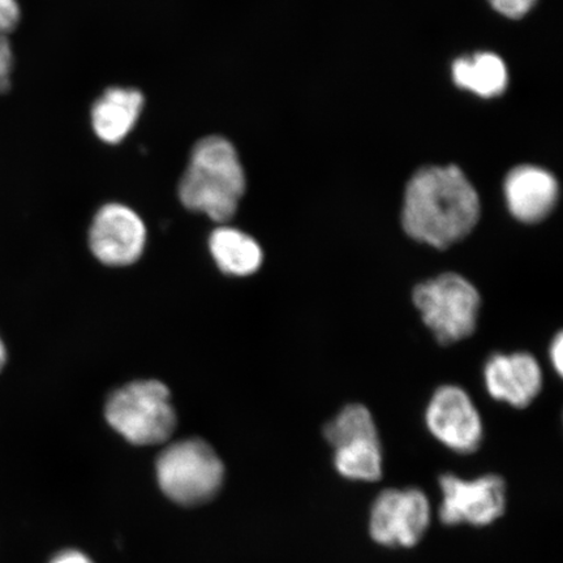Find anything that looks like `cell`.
I'll use <instances>...</instances> for the list:
<instances>
[{
	"mask_svg": "<svg viewBox=\"0 0 563 563\" xmlns=\"http://www.w3.org/2000/svg\"><path fill=\"white\" fill-rule=\"evenodd\" d=\"M106 419L126 441L140 446L166 442L176 427L170 391L156 379L131 383L112 393Z\"/></svg>",
	"mask_w": 563,
	"mask_h": 563,
	"instance_id": "cell-3",
	"label": "cell"
},
{
	"mask_svg": "<svg viewBox=\"0 0 563 563\" xmlns=\"http://www.w3.org/2000/svg\"><path fill=\"white\" fill-rule=\"evenodd\" d=\"M376 434L378 431L373 415L367 407L357 404L343 407L336 417L323 428V435L332 448L344 440L357 438V435Z\"/></svg>",
	"mask_w": 563,
	"mask_h": 563,
	"instance_id": "cell-16",
	"label": "cell"
},
{
	"mask_svg": "<svg viewBox=\"0 0 563 563\" xmlns=\"http://www.w3.org/2000/svg\"><path fill=\"white\" fill-rule=\"evenodd\" d=\"M426 424L435 440L456 454H473L482 445V415L461 386L443 385L434 391L427 406Z\"/></svg>",
	"mask_w": 563,
	"mask_h": 563,
	"instance_id": "cell-8",
	"label": "cell"
},
{
	"mask_svg": "<svg viewBox=\"0 0 563 563\" xmlns=\"http://www.w3.org/2000/svg\"><path fill=\"white\" fill-rule=\"evenodd\" d=\"M13 55L9 40L0 35V93L10 89Z\"/></svg>",
	"mask_w": 563,
	"mask_h": 563,
	"instance_id": "cell-19",
	"label": "cell"
},
{
	"mask_svg": "<svg viewBox=\"0 0 563 563\" xmlns=\"http://www.w3.org/2000/svg\"><path fill=\"white\" fill-rule=\"evenodd\" d=\"M412 301L422 321L441 344H453L474 334L482 297L467 278L457 273L421 282Z\"/></svg>",
	"mask_w": 563,
	"mask_h": 563,
	"instance_id": "cell-4",
	"label": "cell"
},
{
	"mask_svg": "<svg viewBox=\"0 0 563 563\" xmlns=\"http://www.w3.org/2000/svg\"><path fill=\"white\" fill-rule=\"evenodd\" d=\"M537 2L538 0H489L493 9L509 19L523 18Z\"/></svg>",
	"mask_w": 563,
	"mask_h": 563,
	"instance_id": "cell-17",
	"label": "cell"
},
{
	"mask_svg": "<svg viewBox=\"0 0 563 563\" xmlns=\"http://www.w3.org/2000/svg\"><path fill=\"white\" fill-rule=\"evenodd\" d=\"M478 218L481 199L461 168L426 167L408 183L402 227L413 241L445 250L468 236Z\"/></svg>",
	"mask_w": 563,
	"mask_h": 563,
	"instance_id": "cell-1",
	"label": "cell"
},
{
	"mask_svg": "<svg viewBox=\"0 0 563 563\" xmlns=\"http://www.w3.org/2000/svg\"><path fill=\"white\" fill-rule=\"evenodd\" d=\"M432 523V506L418 488L385 489L369 510L368 532L377 545L410 549L424 539Z\"/></svg>",
	"mask_w": 563,
	"mask_h": 563,
	"instance_id": "cell-6",
	"label": "cell"
},
{
	"mask_svg": "<svg viewBox=\"0 0 563 563\" xmlns=\"http://www.w3.org/2000/svg\"><path fill=\"white\" fill-rule=\"evenodd\" d=\"M7 363V349L4 346V342L2 338H0V372L3 371Z\"/></svg>",
	"mask_w": 563,
	"mask_h": 563,
	"instance_id": "cell-22",
	"label": "cell"
},
{
	"mask_svg": "<svg viewBox=\"0 0 563 563\" xmlns=\"http://www.w3.org/2000/svg\"><path fill=\"white\" fill-rule=\"evenodd\" d=\"M211 256L218 267L230 276L246 277L263 265L262 246L249 234L235 228H218L210 235Z\"/></svg>",
	"mask_w": 563,
	"mask_h": 563,
	"instance_id": "cell-13",
	"label": "cell"
},
{
	"mask_svg": "<svg viewBox=\"0 0 563 563\" xmlns=\"http://www.w3.org/2000/svg\"><path fill=\"white\" fill-rule=\"evenodd\" d=\"M245 189L246 176L235 146L222 136L201 139L179 183L183 206L224 224L235 216Z\"/></svg>",
	"mask_w": 563,
	"mask_h": 563,
	"instance_id": "cell-2",
	"label": "cell"
},
{
	"mask_svg": "<svg viewBox=\"0 0 563 563\" xmlns=\"http://www.w3.org/2000/svg\"><path fill=\"white\" fill-rule=\"evenodd\" d=\"M146 244V227L135 210L123 203H106L97 211L89 230V245L104 265L136 263Z\"/></svg>",
	"mask_w": 563,
	"mask_h": 563,
	"instance_id": "cell-9",
	"label": "cell"
},
{
	"mask_svg": "<svg viewBox=\"0 0 563 563\" xmlns=\"http://www.w3.org/2000/svg\"><path fill=\"white\" fill-rule=\"evenodd\" d=\"M223 476L221 457L200 439L175 442L158 456L159 487L176 504L195 506L210 501L220 492Z\"/></svg>",
	"mask_w": 563,
	"mask_h": 563,
	"instance_id": "cell-5",
	"label": "cell"
},
{
	"mask_svg": "<svg viewBox=\"0 0 563 563\" xmlns=\"http://www.w3.org/2000/svg\"><path fill=\"white\" fill-rule=\"evenodd\" d=\"M20 23V5L18 0H0V35L15 31Z\"/></svg>",
	"mask_w": 563,
	"mask_h": 563,
	"instance_id": "cell-18",
	"label": "cell"
},
{
	"mask_svg": "<svg viewBox=\"0 0 563 563\" xmlns=\"http://www.w3.org/2000/svg\"><path fill=\"white\" fill-rule=\"evenodd\" d=\"M549 357L555 372L561 376L563 373V334L560 332L553 338L551 349H549Z\"/></svg>",
	"mask_w": 563,
	"mask_h": 563,
	"instance_id": "cell-20",
	"label": "cell"
},
{
	"mask_svg": "<svg viewBox=\"0 0 563 563\" xmlns=\"http://www.w3.org/2000/svg\"><path fill=\"white\" fill-rule=\"evenodd\" d=\"M52 563H93L86 554L77 551L63 552L53 560Z\"/></svg>",
	"mask_w": 563,
	"mask_h": 563,
	"instance_id": "cell-21",
	"label": "cell"
},
{
	"mask_svg": "<svg viewBox=\"0 0 563 563\" xmlns=\"http://www.w3.org/2000/svg\"><path fill=\"white\" fill-rule=\"evenodd\" d=\"M144 96L135 88L114 87L103 91L90 111L96 136L115 145L135 129L144 109Z\"/></svg>",
	"mask_w": 563,
	"mask_h": 563,
	"instance_id": "cell-12",
	"label": "cell"
},
{
	"mask_svg": "<svg viewBox=\"0 0 563 563\" xmlns=\"http://www.w3.org/2000/svg\"><path fill=\"white\" fill-rule=\"evenodd\" d=\"M334 449L336 473L351 482L375 483L384 474V454L378 434L358 435Z\"/></svg>",
	"mask_w": 563,
	"mask_h": 563,
	"instance_id": "cell-14",
	"label": "cell"
},
{
	"mask_svg": "<svg viewBox=\"0 0 563 563\" xmlns=\"http://www.w3.org/2000/svg\"><path fill=\"white\" fill-rule=\"evenodd\" d=\"M559 183L537 166L514 168L505 181V199L510 213L523 223H538L552 213L559 201Z\"/></svg>",
	"mask_w": 563,
	"mask_h": 563,
	"instance_id": "cell-11",
	"label": "cell"
},
{
	"mask_svg": "<svg viewBox=\"0 0 563 563\" xmlns=\"http://www.w3.org/2000/svg\"><path fill=\"white\" fill-rule=\"evenodd\" d=\"M453 79L457 87L492 98L503 95L508 87V69L498 55L478 53L454 62Z\"/></svg>",
	"mask_w": 563,
	"mask_h": 563,
	"instance_id": "cell-15",
	"label": "cell"
},
{
	"mask_svg": "<svg viewBox=\"0 0 563 563\" xmlns=\"http://www.w3.org/2000/svg\"><path fill=\"white\" fill-rule=\"evenodd\" d=\"M543 382L537 357L528 352L495 354L485 363V389L498 402L516 408L530 406L543 389Z\"/></svg>",
	"mask_w": 563,
	"mask_h": 563,
	"instance_id": "cell-10",
	"label": "cell"
},
{
	"mask_svg": "<svg viewBox=\"0 0 563 563\" xmlns=\"http://www.w3.org/2000/svg\"><path fill=\"white\" fill-rule=\"evenodd\" d=\"M439 517L449 527H488L504 517L508 488L501 476L487 474L463 478L453 474L440 477Z\"/></svg>",
	"mask_w": 563,
	"mask_h": 563,
	"instance_id": "cell-7",
	"label": "cell"
}]
</instances>
